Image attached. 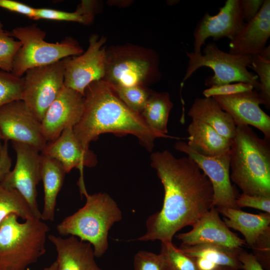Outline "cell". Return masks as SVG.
I'll use <instances>...</instances> for the list:
<instances>
[{
	"mask_svg": "<svg viewBox=\"0 0 270 270\" xmlns=\"http://www.w3.org/2000/svg\"><path fill=\"white\" fill-rule=\"evenodd\" d=\"M151 166L164 186L162 206L146 221L145 234L140 241L172 242L176 233L192 226L213 207L212 184L189 156L176 158L165 150L152 153Z\"/></svg>",
	"mask_w": 270,
	"mask_h": 270,
	"instance_id": "obj_1",
	"label": "cell"
},
{
	"mask_svg": "<svg viewBox=\"0 0 270 270\" xmlns=\"http://www.w3.org/2000/svg\"><path fill=\"white\" fill-rule=\"evenodd\" d=\"M82 117L73 127L74 134L86 150L102 134H132L148 151L159 138H174L150 128L141 114L127 106L112 86L103 80L92 82L86 88Z\"/></svg>",
	"mask_w": 270,
	"mask_h": 270,
	"instance_id": "obj_2",
	"label": "cell"
},
{
	"mask_svg": "<svg viewBox=\"0 0 270 270\" xmlns=\"http://www.w3.org/2000/svg\"><path fill=\"white\" fill-rule=\"evenodd\" d=\"M231 181L242 194L270 196V140L237 126L230 148Z\"/></svg>",
	"mask_w": 270,
	"mask_h": 270,
	"instance_id": "obj_3",
	"label": "cell"
},
{
	"mask_svg": "<svg viewBox=\"0 0 270 270\" xmlns=\"http://www.w3.org/2000/svg\"><path fill=\"white\" fill-rule=\"evenodd\" d=\"M80 193L86 198L85 204L66 217L56 229L62 236H73L89 242L93 247L95 257L100 258L108 248L109 230L122 220V211L106 192L89 194L85 188Z\"/></svg>",
	"mask_w": 270,
	"mask_h": 270,
	"instance_id": "obj_4",
	"label": "cell"
},
{
	"mask_svg": "<svg viewBox=\"0 0 270 270\" xmlns=\"http://www.w3.org/2000/svg\"><path fill=\"white\" fill-rule=\"evenodd\" d=\"M14 214L0 225V270H26L46 252L50 227L34 217L20 222Z\"/></svg>",
	"mask_w": 270,
	"mask_h": 270,
	"instance_id": "obj_5",
	"label": "cell"
},
{
	"mask_svg": "<svg viewBox=\"0 0 270 270\" xmlns=\"http://www.w3.org/2000/svg\"><path fill=\"white\" fill-rule=\"evenodd\" d=\"M10 33L22 43L14 57L12 72L18 77L22 78L30 68L52 64L84 52L72 38H66L55 43L45 41L46 32L36 24L16 27Z\"/></svg>",
	"mask_w": 270,
	"mask_h": 270,
	"instance_id": "obj_6",
	"label": "cell"
},
{
	"mask_svg": "<svg viewBox=\"0 0 270 270\" xmlns=\"http://www.w3.org/2000/svg\"><path fill=\"white\" fill-rule=\"evenodd\" d=\"M159 58L152 50L123 46L106 50L103 80L110 86H144L160 78Z\"/></svg>",
	"mask_w": 270,
	"mask_h": 270,
	"instance_id": "obj_7",
	"label": "cell"
},
{
	"mask_svg": "<svg viewBox=\"0 0 270 270\" xmlns=\"http://www.w3.org/2000/svg\"><path fill=\"white\" fill-rule=\"evenodd\" d=\"M186 54L188 62L182 83L199 68L208 67L214 72L212 76H208L204 81V84L208 88L237 82L250 84L254 90L258 91L260 84L258 76L247 68L252 56L224 52L214 43L206 46L203 54H196L194 52H186Z\"/></svg>",
	"mask_w": 270,
	"mask_h": 270,
	"instance_id": "obj_8",
	"label": "cell"
},
{
	"mask_svg": "<svg viewBox=\"0 0 270 270\" xmlns=\"http://www.w3.org/2000/svg\"><path fill=\"white\" fill-rule=\"evenodd\" d=\"M24 74L22 100L40 122L64 86L62 60L30 68Z\"/></svg>",
	"mask_w": 270,
	"mask_h": 270,
	"instance_id": "obj_9",
	"label": "cell"
},
{
	"mask_svg": "<svg viewBox=\"0 0 270 270\" xmlns=\"http://www.w3.org/2000/svg\"><path fill=\"white\" fill-rule=\"evenodd\" d=\"M16 153V162L0 181L5 187L16 190L26 200L34 216L40 219L41 212L37 202V186L41 180L40 154L29 144L12 142Z\"/></svg>",
	"mask_w": 270,
	"mask_h": 270,
	"instance_id": "obj_10",
	"label": "cell"
},
{
	"mask_svg": "<svg viewBox=\"0 0 270 270\" xmlns=\"http://www.w3.org/2000/svg\"><path fill=\"white\" fill-rule=\"evenodd\" d=\"M106 38L92 34L89 38L87 50L72 58L62 60L64 66V86L82 96L92 82L104 79L106 73Z\"/></svg>",
	"mask_w": 270,
	"mask_h": 270,
	"instance_id": "obj_11",
	"label": "cell"
},
{
	"mask_svg": "<svg viewBox=\"0 0 270 270\" xmlns=\"http://www.w3.org/2000/svg\"><path fill=\"white\" fill-rule=\"evenodd\" d=\"M174 148L192 159L210 180L214 191L213 206L240 210L236 204L238 196L230 178V150L217 156H206L182 141L177 142Z\"/></svg>",
	"mask_w": 270,
	"mask_h": 270,
	"instance_id": "obj_12",
	"label": "cell"
},
{
	"mask_svg": "<svg viewBox=\"0 0 270 270\" xmlns=\"http://www.w3.org/2000/svg\"><path fill=\"white\" fill-rule=\"evenodd\" d=\"M0 130L3 140L26 144L40 152L48 143L42 134L40 122L22 100L0 108Z\"/></svg>",
	"mask_w": 270,
	"mask_h": 270,
	"instance_id": "obj_13",
	"label": "cell"
},
{
	"mask_svg": "<svg viewBox=\"0 0 270 270\" xmlns=\"http://www.w3.org/2000/svg\"><path fill=\"white\" fill-rule=\"evenodd\" d=\"M246 24L242 16L240 0H226L216 14L206 13L196 25L193 34V52L202 54V47L210 37L214 40L226 38L232 40Z\"/></svg>",
	"mask_w": 270,
	"mask_h": 270,
	"instance_id": "obj_14",
	"label": "cell"
},
{
	"mask_svg": "<svg viewBox=\"0 0 270 270\" xmlns=\"http://www.w3.org/2000/svg\"><path fill=\"white\" fill-rule=\"evenodd\" d=\"M84 100V96L64 86L40 122L41 132L47 142L77 124L83 113Z\"/></svg>",
	"mask_w": 270,
	"mask_h": 270,
	"instance_id": "obj_15",
	"label": "cell"
},
{
	"mask_svg": "<svg viewBox=\"0 0 270 270\" xmlns=\"http://www.w3.org/2000/svg\"><path fill=\"white\" fill-rule=\"evenodd\" d=\"M232 118L236 126H252L270 140V117L260 107L262 101L257 91L212 97Z\"/></svg>",
	"mask_w": 270,
	"mask_h": 270,
	"instance_id": "obj_16",
	"label": "cell"
},
{
	"mask_svg": "<svg viewBox=\"0 0 270 270\" xmlns=\"http://www.w3.org/2000/svg\"><path fill=\"white\" fill-rule=\"evenodd\" d=\"M190 231L178 234L176 237L182 244L193 246L212 244L229 248H240L244 240L232 232L220 217L216 207H212L192 226Z\"/></svg>",
	"mask_w": 270,
	"mask_h": 270,
	"instance_id": "obj_17",
	"label": "cell"
},
{
	"mask_svg": "<svg viewBox=\"0 0 270 270\" xmlns=\"http://www.w3.org/2000/svg\"><path fill=\"white\" fill-rule=\"evenodd\" d=\"M41 154L58 160L66 173L78 168L80 176H83L84 166L94 167L98 162L94 152L84 149L78 141L73 128L65 129L56 139L48 142Z\"/></svg>",
	"mask_w": 270,
	"mask_h": 270,
	"instance_id": "obj_18",
	"label": "cell"
},
{
	"mask_svg": "<svg viewBox=\"0 0 270 270\" xmlns=\"http://www.w3.org/2000/svg\"><path fill=\"white\" fill-rule=\"evenodd\" d=\"M270 36V0H264L257 15L246 22L239 34L230 41L229 53L252 56L260 54Z\"/></svg>",
	"mask_w": 270,
	"mask_h": 270,
	"instance_id": "obj_19",
	"label": "cell"
},
{
	"mask_svg": "<svg viewBox=\"0 0 270 270\" xmlns=\"http://www.w3.org/2000/svg\"><path fill=\"white\" fill-rule=\"evenodd\" d=\"M48 239L57 252L56 270H102L96 263L92 245L70 236L63 238L50 234Z\"/></svg>",
	"mask_w": 270,
	"mask_h": 270,
	"instance_id": "obj_20",
	"label": "cell"
},
{
	"mask_svg": "<svg viewBox=\"0 0 270 270\" xmlns=\"http://www.w3.org/2000/svg\"><path fill=\"white\" fill-rule=\"evenodd\" d=\"M216 208L225 216L224 222L226 226L240 232L246 244L252 248L262 236L270 232V214H253L235 208Z\"/></svg>",
	"mask_w": 270,
	"mask_h": 270,
	"instance_id": "obj_21",
	"label": "cell"
},
{
	"mask_svg": "<svg viewBox=\"0 0 270 270\" xmlns=\"http://www.w3.org/2000/svg\"><path fill=\"white\" fill-rule=\"evenodd\" d=\"M192 120L210 126L222 136L232 140L236 126L228 114L212 98H196L188 112Z\"/></svg>",
	"mask_w": 270,
	"mask_h": 270,
	"instance_id": "obj_22",
	"label": "cell"
},
{
	"mask_svg": "<svg viewBox=\"0 0 270 270\" xmlns=\"http://www.w3.org/2000/svg\"><path fill=\"white\" fill-rule=\"evenodd\" d=\"M66 174L63 166L58 160L40 153V175L44 190L42 220H54L56 199Z\"/></svg>",
	"mask_w": 270,
	"mask_h": 270,
	"instance_id": "obj_23",
	"label": "cell"
},
{
	"mask_svg": "<svg viewBox=\"0 0 270 270\" xmlns=\"http://www.w3.org/2000/svg\"><path fill=\"white\" fill-rule=\"evenodd\" d=\"M187 132V144L196 152L206 156H214L230 150L232 140L220 134L204 122L192 120Z\"/></svg>",
	"mask_w": 270,
	"mask_h": 270,
	"instance_id": "obj_24",
	"label": "cell"
},
{
	"mask_svg": "<svg viewBox=\"0 0 270 270\" xmlns=\"http://www.w3.org/2000/svg\"><path fill=\"white\" fill-rule=\"evenodd\" d=\"M178 248L190 258H204L219 266L236 270L242 269L238 260L241 248H229L212 244H198L193 246L181 244Z\"/></svg>",
	"mask_w": 270,
	"mask_h": 270,
	"instance_id": "obj_25",
	"label": "cell"
},
{
	"mask_svg": "<svg viewBox=\"0 0 270 270\" xmlns=\"http://www.w3.org/2000/svg\"><path fill=\"white\" fill-rule=\"evenodd\" d=\"M172 107L168 92H151L140 114L150 128L166 134L169 114Z\"/></svg>",
	"mask_w": 270,
	"mask_h": 270,
	"instance_id": "obj_26",
	"label": "cell"
},
{
	"mask_svg": "<svg viewBox=\"0 0 270 270\" xmlns=\"http://www.w3.org/2000/svg\"><path fill=\"white\" fill-rule=\"evenodd\" d=\"M95 1L82 0L74 12L47 8H35L34 20L74 22L87 24L92 22L96 10Z\"/></svg>",
	"mask_w": 270,
	"mask_h": 270,
	"instance_id": "obj_27",
	"label": "cell"
},
{
	"mask_svg": "<svg viewBox=\"0 0 270 270\" xmlns=\"http://www.w3.org/2000/svg\"><path fill=\"white\" fill-rule=\"evenodd\" d=\"M11 214L24 220L35 217L21 194L16 190L5 187L0 182V225Z\"/></svg>",
	"mask_w": 270,
	"mask_h": 270,
	"instance_id": "obj_28",
	"label": "cell"
},
{
	"mask_svg": "<svg viewBox=\"0 0 270 270\" xmlns=\"http://www.w3.org/2000/svg\"><path fill=\"white\" fill-rule=\"evenodd\" d=\"M256 74L259 79L260 88L258 92L264 105L270 109V59L264 58L259 54L252 56L250 64L248 66Z\"/></svg>",
	"mask_w": 270,
	"mask_h": 270,
	"instance_id": "obj_29",
	"label": "cell"
},
{
	"mask_svg": "<svg viewBox=\"0 0 270 270\" xmlns=\"http://www.w3.org/2000/svg\"><path fill=\"white\" fill-rule=\"evenodd\" d=\"M112 88L127 106L140 114L142 112L151 92L144 86L142 85L130 86H114Z\"/></svg>",
	"mask_w": 270,
	"mask_h": 270,
	"instance_id": "obj_30",
	"label": "cell"
},
{
	"mask_svg": "<svg viewBox=\"0 0 270 270\" xmlns=\"http://www.w3.org/2000/svg\"><path fill=\"white\" fill-rule=\"evenodd\" d=\"M160 254L168 270H198L193 258L184 254L172 242H162Z\"/></svg>",
	"mask_w": 270,
	"mask_h": 270,
	"instance_id": "obj_31",
	"label": "cell"
},
{
	"mask_svg": "<svg viewBox=\"0 0 270 270\" xmlns=\"http://www.w3.org/2000/svg\"><path fill=\"white\" fill-rule=\"evenodd\" d=\"M23 86L22 78L0 70V108L10 102L22 100Z\"/></svg>",
	"mask_w": 270,
	"mask_h": 270,
	"instance_id": "obj_32",
	"label": "cell"
},
{
	"mask_svg": "<svg viewBox=\"0 0 270 270\" xmlns=\"http://www.w3.org/2000/svg\"><path fill=\"white\" fill-rule=\"evenodd\" d=\"M22 46L18 40H14L10 32L5 30L0 20V69L12 72L14 57Z\"/></svg>",
	"mask_w": 270,
	"mask_h": 270,
	"instance_id": "obj_33",
	"label": "cell"
},
{
	"mask_svg": "<svg viewBox=\"0 0 270 270\" xmlns=\"http://www.w3.org/2000/svg\"><path fill=\"white\" fill-rule=\"evenodd\" d=\"M134 270H165L166 264L161 254L140 250L134 256Z\"/></svg>",
	"mask_w": 270,
	"mask_h": 270,
	"instance_id": "obj_34",
	"label": "cell"
},
{
	"mask_svg": "<svg viewBox=\"0 0 270 270\" xmlns=\"http://www.w3.org/2000/svg\"><path fill=\"white\" fill-rule=\"evenodd\" d=\"M254 89V87L250 84L236 82L234 84L212 86L204 90L202 94L205 98H211L214 96L234 94L250 91Z\"/></svg>",
	"mask_w": 270,
	"mask_h": 270,
	"instance_id": "obj_35",
	"label": "cell"
},
{
	"mask_svg": "<svg viewBox=\"0 0 270 270\" xmlns=\"http://www.w3.org/2000/svg\"><path fill=\"white\" fill-rule=\"evenodd\" d=\"M236 204L240 209L242 207H250L270 214V196L242 194L238 196Z\"/></svg>",
	"mask_w": 270,
	"mask_h": 270,
	"instance_id": "obj_36",
	"label": "cell"
},
{
	"mask_svg": "<svg viewBox=\"0 0 270 270\" xmlns=\"http://www.w3.org/2000/svg\"><path fill=\"white\" fill-rule=\"evenodd\" d=\"M0 8L25 15L34 20L35 8L23 3L12 0H0Z\"/></svg>",
	"mask_w": 270,
	"mask_h": 270,
	"instance_id": "obj_37",
	"label": "cell"
},
{
	"mask_svg": "<svg viewBox=\"0 0 270 270\" xmlns=\"http://www.w3.org/2000/svg\"><path fill=\"white\" fill-rule=\"evenodd\" d=\"M264 0H240L243 19L248 22L258 14L264 4Z\"/></svg>",
	"mask_w": 270,
	"mask_h": 270,
	"instance_id": "obj_38",
	"label": "cell"
},
{
	"mask_svg": "<svg viewBox=\"0 0 270 270\" xmlns=\"http://www.w3.org/2000/svg\"><path fill=\"white\" fill-rule=\"evenodd\" d=\"M12 160L8 152V141L0 142V182L10 170Z\"/></svg>",
	"mask_w": 270,
	"mask_h": 270,
	"instance_id": "obj_39",
	"label": "cell"
},
{
	"mask_svg": "<svg viewBox=\"0 0 270 270\" xmlns=\"http://www.w3.org/2000/svg\"><path fill=\"white\" fill-rule=\"evenodd\" d=\"M238 260L244 270H265L254 254L242 248L238 254Z\"/></svg>",
	"mask_w": 270,
	"mask_h": 270,
	"instance_id": "obj_40",
	"label": "cell"
},
{
	"mask_svg": "<svg viewBox=\"0 0 270 270\" xmlns=\"http://www.w3.org/2000/svg\"><path fill=\"white\" fill-rule=\"evenodd\" d=\"M193 258L198 270H215L219 266L210 260L204 258Z\"/></svg>",
	"mask_w": 270,
	"mask_h": 270,
	"instance_id": "obj_41",
	"label": "cell"
},
{
	"mask_svg": "<svg viewBox=\"0 0 270 270\" xmlns=\"http://www.w3.org/2000/svg\"><path fill=\"white\" fill-rule=\"evenodd\" d=\"M57 268V262L54 261L50 266L44 268L42 270H56Z\"/></svg>",
	"mask_w": 270,
	"mask_h": 270,
	"instance_id": "obj_42",
	"label": "cell"
},
{
	"mask_svg": "<svg viewBox=\"0 0 270 270\" xmlns=\"http://www.w3.org/2000/svg\"><path fill=\"white\" fill-rule=\"evenodd\" d=\"M215 270H234L230 268L219 266Z\"/></svg>",
	"mask_w": 270,
	"mask_h": 270,
	"instance_id": "obj_43",
	"label": "cell"
},
{
	"mask_svg": "<svg viewBox=\"0 0 270 270\" xmlns=\"http://www.w3.org/2000/svg\"><path fill=\"white\" fill-rule=\"evenodd\" d=\"M2 135L1 132H0V140H2Z\"/></svg>",
	"mask_w": 270,
	"mask_h": 270,
	"instance_id": "obj_44",
	"label": "cell"
},
{
	"mask_svg": "<svg viewBox=\"0 0 270 270\" xmlns=\"http://www.w3.org/2000/svg\"><path fill=\"white\" fill-rule=\"evenodd\" d=\"M168 270V269H167V268H166V270Z\"/></svg>",
	"mask_w": 270,
	"mask_h": 270,
	"instance_id": "obj_45",
	"label": "cell"
}]
</instances>
